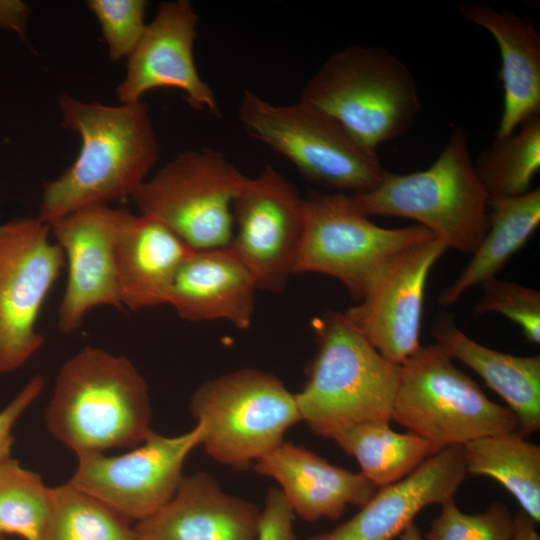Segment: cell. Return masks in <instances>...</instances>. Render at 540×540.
<instances>
[{"label": "cell", "mask_w": 540, "mask_h": 540, "mask_svg": "<svg viewBox=\"0 0 540 540\" xmlns=\"http://www.w3.org/2000/svg\"><path fill=\"white\" fill-rule=\"evenodd\" d=\"M392 420L439 450L519 431L513 412L490 400L436 343L399 365Z\"/></svg>", "instance_id": "obj_6"}, {"label": "cell", "mask_w": 540, "mask_h": 540, "mask_svg": "<svg viewBox=\"0 0 540 540\" xmlns=\"http://www.w3.org/2000/svg\"><path fill=\"white\" fill-rule=\"evenodd\" d=\"M199 16L187 0L162 2L127 58V70L117 88L121 104L142 101L156 88H175L191 108L219 116L214 91L198 73L193 48Z\"/></svg>", "instance_id": "obj_16"}, {"label": "cell", "mask_w": 540, "mask_h": 540, "mask_svg": "<svg viewBox=\"0 0 540 540\" xmlns=\"http://www.w3.org/2000/svg\"><path fill=\"white\" fill-rule=\"evenodd\" d=\"M248 178L222 152L191 149L147 178L132 200L191 249L225 248L234 233L233 201Z\"/></svg>", "instance_id": "obj_10"}, {"label": "cell", "mask_w": 540, "mask_h": 540, "mask_svg": "<svg viewBox=\"0 0 540 540\" xmlns=\"http://www.w3.org/2000/svg\"><path fill=\"white\" fill-rule=\"evenodd\" d=\"M51 505V487L11 456L0 460V535L42 540Z\"/></svg>", "instance_id": "obj_29"}, {"label": "cell", "mask_w": 540, "mask_h": 540, "mask_svg": "<svg viewBox=\"0 0 540 540\" xmlns=\"http://www.w3.org/2000/svg\"><path fill=\"white\" fill-rule=\"evenodd\" d=\"M87 6L97 18L109 58H128L144 34L148 2L145 0H89Z\"/></svg>", "instance_id": "obj_32"}, {"label": "cell", "mask_w": 540, "mask_h": 540, "mask_svg": "<svg viewBox=\"0 0 540 540\" xmlns=\"http://www.w3.org/2000/svg\"><path fill=\"white\" fill-rule=\"evenodd\" d=\"M238 118L250 136L288 159L314 186L362 194L375 188L384 175L377 151L299 101L274 104L245 90Z\"/></svg>", "instance_id": "obj_7"}, {"label": "cell", "mask_w": 540, "mask_h": 540, "mask_svg": "<svg viewBox=\"0 0 540 540\" xmlns=\"http://www.w3.org/2000/svg\"><path fill=\"white\" fill-rule=\"evenodd\" d=\"M514 518L501 502L491 503L484 512L465 514L449 499L425 534L426 540H513Z\"/></svg>", "instance_id": "obj_30"}, {"label": "cell", "mask_w": 540, "mask_h": 540, "mask_svg": "<svg viewBox=\"0 0 540 540\" xmlns=\"http://www.w3.org/2000/svg\"><path fill=\"white\" fill-rule=\"evenodd\" d=\"M256 290L252 274L229 246L194 250L177 271L168 305L187 321L224 320L246 330Z\"/></svg>", "instance_id": "obj_20"}, {"label": "cell", "mask_w": 540, "mask_h": 540, "mask_svg": "<svg viewBox=\"0 0 540 540\" xmlns=\"http://www.w3.org/2000/svg\"><path fill=\"white\" fill-rule=\"evenodd\" d=\"M328 439L358 462L378 489L395 483L439 451L413 433H399L389 420H371L342 428Z\"/></svg>", "instance_id": "obj_25"}, {"label": "cell", "mask_w": 540, "mask_h": 540, "mask_svg": "<svg viewBox=\"0 0 540 540\" xmlns=\"http://www.w3.org/2000/svg\"><path fill=\"white\" fill-rule=\"evenodd\" d=\"M474 169L490 200L528 192L540 168V115L483 148Z\"/></svg>", "instance_id": "obj_27"}, {"label": "cell", "mask_w": 540, "mask_h": 540, "mask_svg": "<svg viewBox=\"0 0 540 540\" xmlns=\"http://www.w3.org/2000/svg\"><path fill=\"white\" fill-rule=\"evenodd\" d=\"M540 224V189L489 204V227L457 279L438 296L441 306L455 304L469 289L495 278Z\"/></svg>", "instance_id": "obj_24"}, {"label": "cell", "mask_w": 540, "mask_h": 540, "mask_svg": "<svg viewBox=\"0 0 540 540\" xmlns=\"http://www.w3.org/2000/svg\"><path fill=\"white\" fill-rule=\"evenodd\" d=\"M447 249L435 237L403 249L382 267L358 304L343 311L367 341L397 366L421 346L426 282Z\"/></svg>", "instance_id": "obj_14"}, {"label": "cell", "mask_w": 540, "mask_h": 540, "mask_svg": "<svg viewBox=\"0 0 540 540\" xmlns=\"http://www.w3.org/2000/svg\"><path fill=\"white\" fill-rule=\"evenodd\" d=\"M202 425L176 436L151 431L126 453L77 456L70 478L76 487L98 498L128 520L141 521L166 505L183 478L189 454L201 445Z\"/></svg>", "instance_id": "obj_12"}, {"label": "cell", "mask_w": 540, "mask_h": 540, "mask_svg": "<svg viewBox=\"0 0 540 540\" xmlns=\"http://www.w3.org/2000/svg\"><path fill=\"white\" fill-rule=\"evenodd\" d=\"M462 19L486 30L498 45L503 107L495 136L540 115V32L528 17L475 2L458 6Z\"/></svg>", "instance_id": "obj_21"}, {"label": "cell", "mask_w": 540, "mask_h": 540, "mask_svg": "<svg viewBox=\"0 0 540 540\" xmlns=\"http://www.w3.org/2000/svg\"><path fill=\"white\" fill-rule=\"evenodd\" d=\"M0 540H6L4 536L0 535Z\"/></svg>", "instance_id": "obj_38"}, {"label": "cell", "mask_w": 540, "mask_h": 540, "mask_svg": "<svg viewBox=\"0 0 540 540\" xmlns=\"http://www.w3.org/2000/svg\"><path fill=\"white\" fill-rule=\"evenodd\" d=\"M261 510L205 472L184 475L171 500L133 526L138 540H257Z\"/></svg>", "instance_id": "obj_18"}, {"label": "cell", "mask_w": 540, "mask_h": 540, "mask_svg": "<svg viewBox=\"0 0 540 540\" xmlns=\"http://www.w3.org/2000/svg\"><path fill=\"white\" fill-rule=\"evenodd\" d=\"M513 540H540L536 522L522 511L514 517Z\"/></svg>", "instance_id": "obj_36"}, {"label": "cell", "mask_w": 540, "mask_h": 540, "mask_svg": "<svg viewBox=\"0 0 540 540\" xmlns=\"http://www.w3.org/2000/svg\"><path fill=\"white\" fill-rule=\"evenodd\" d=\"M190 412L202 425L201 445L219 464L245 469L284 441L301 421L296 395L275 375L241 368L203 382Z\"/></svg>", "instance_id": "obj_8"}, {"label": "cell", "mask_w": 540, "mask_h": 540, "mask_svg": "<svg viewBox=\"0 0 540 540\" xmlns=\"http://www.w3.org/2000/svg\"><path fill=\"white\" fill-rule=\"evenodd\" d=\"M294 274L319 273L337 279L357 301L382 267L398 252L434 237L412 225H376L350 194L309 191Z\"/></svg>", "instance_id": "obj_9"}, {"label": "cell", "mask_w": 540, "mask_h": 540, "mask_svg": "<svg viewBox=\"0 0 540 540\" xmlns=\"http://www.w3.org/2000/svg\"><path fill=\"white\" fill-rule=\"evenodd\" d=\"M232 213L229 248L250 271L258 290L282 292L294 275L304 230V196L267 164L240 189Z\"/></svg>", "instance_id": "obj_13"}, {"label": "cell", "mask_w": 540, "mask_h": 540, "mask_svg": "<svg viewBox=\"0 0 540 540\" xmlns=\"http://www.w3.org/2000/svg\"><path fill=\"white\" fill-rule=\"evenodd\" d=\"M368 217H401L417 222L448 249H476L489 227L490 198L476 175L466 132L455 127L437 159L425 170H385L379 184L350 194Z\"/></svg>", "instance_id": "obj_5"}, {"label": "cell", "mask_w": 540, "mask_h": 540, "mask_svg": "<svg viewBox=\"0 0 540 540\" xmlns=\"http://www.w3.org/2000/svg\"><path fill=\"white\" fill-rule=\"evenodd\" d=\"M431 334L453 359L476 372L507 404L524 436L540 429V357L515 356L483 346L448 320Z\"/></svg>", "instance_id": "obj_23"}, {"label": "cell", "mask_w": 540, "mask_h": 540, "mask_svg": "<svg viewBox=\"0 0 540 540\" xmlns=\"http://www.w3.org/2000/svg\"><path fill=\"white\" fill-rule=\"evenodd\" d=\"M50 225L20 218L0 225V373L21 368L43 345L41 307L65 266Z\"/></svg>", "instance_id": "obj_11"}, {"label": "cell", "mask_w": 540, "mask_h": 540, "mask_svg": "<svg viewBox=\"0 0 540 540\" xmlns=\"http://www.w3.org/2000/svg\"><path fill=\"white\" fill-rule=\"evenodd\" d=\"M193 251L157 218L127 210L116 242L122 307L137 311L168 304L177 271Z\"/></svg>", "instance_id": "obj_22"}, {"label": "cell", "mask_w": 540, "mask_h": 540, "mask_svg": "<svg viewBox=\"0 0 540 540\" xmlns=\"http://www.w3.org/2000/svg\"><path fill=\"white\" fill-rule=\"evenodd\" d=\"M62 126L81 139L76 160L43 185L37 219L55 221L94 204L131 197L147 179L160 147L143 102L105 105L59 98Z\"/></svg>", "instance_id": "obj_1"}, {"label": "cell", "mask_w": 540, "mask_h": 540, "mask_svg": "<svg viewBox=\"0 0 540 540\" xmlns=\"http://www.w3.org/2000/svg\"><path fill=\"white\" fill-rule=\"evenodd\" d=\"M298 101L375 151L404 134L421 110L418 85L406 64L385 48L362 45L332 52Z\"/></svg>", "instance_id": "obj_4"}, {"label": "cell", "mask_w": 540, "mask_h": 540, "mask_svg": "<svg viewBox=\"0 0 540 540\" xmlns=\"http://www.w3.org/2000/svg\"><path fill=\"white\" fill-rule=\"evenodd\" d=\"M45 422L77 456L135 447L152 431L147 384L125 356L84 347L61 366Z\"/></svg>", "instance_id": "obj_2"}, {"label": "cell", "mask_w": 540, "mask_h": 540, "mask_svg": "<svg viewBox=\"0 0 540 540\" xmlns=\"http://www.w3.org/2000/svg\"><path fill=\"white\" fill-rule=\"evenodd\" d=\"M483 294L473 313H499L516 323L525 339L540 343V292L507 280L492 278L482 284Z\"/></svg>", "instance_id": "obj_31"}, {"label": "cell", "mask_w": 540, "mask_h": 540, "mask_svg": "<svg viewBox=\"0 0 540 540\" xmlns=\"http://www.w3.org/2000/svg\"><path fill=\"white\" fill-rule=\"evenodd\" d=\"M29 7L18 0H0V27L24 36L29 19Z\"/></svg>", "instance_id": "obj_35"}, {"label": "cell", "mask_w": 540, "mask_h": 540, "mask_svg": "<svg viewBox=\"0 0 540 540\" xmlns=\"http://www.w3.org/2000/svg\"><path fill=\"white\" fill-rule=\"evenodd\" d=\"M467 473L500 483L522 512L540 521V447L517 431L478 438L462 446Z\"/></svg>", "instance_id": "obj_26"}, {"label": "cell", "mask_w": 540, "mask_h": 540, "mask_svg": "<svg viewBox=\"0 0 540 540\" xmlns=\"http://www.w3.org/2000/svg\"><path fill=\"white\" fill-rule=\"evenodd\" d=\"M400 540H423L418 526L413 522L401 534Z\"/></svg>", "instance_id": "obj_37"}, {"label": "cell", "mask_w": 540, "mask_h": 540, "mask_svg": "<svg viewBox=\"0 0 540 540\" xmlns=\"http://www.w3.org/2000/svg\"><path fill=\"white\" fill-rule=\"evenodd\" d=\"M44 386V378L41 375H34L0 410V460L11 456L14 428L22 415L40 396Z\"/></svg>", "instance_id": "obj_33"}, {"label": "cell", "mask_w": 540, "mask_h": 540, "mask_svg": "<svg viewBox=\"0 0 540 540\" xmlns=\"http://www.w3.org/2000/svg\"><path fill=\"white\" fill-rule=\"evenodd\" d=\"M294 513L279 488L268 490L257 540H295Z\"/></svg>", "instance_id": "obj_34"}, {"label": "cell", "mask_w": 540, "mask_h": 540, "mask_svg": "<svg viewBox=\"0 0 540 540\" xmlns=\"http://www.w3.org/2000/svg\"><path fill=\"white\" fill-rule=\"evenodd\" d=\"M467 474L462 447L443 448L403 479L378 488L351 519L309 540H393L424 508L453 499Z\"/></svg>", "instance_id": "obj_17"}, {"label": "cell", "mask_w": 540, "mask_h": 540, "mask_svg": "<svg viewBox=\"0 0 540 540\" xmlns=\"http://www.w3.org/2000/svg\"><path fill=\"white\" fill-rule=\"evenodd\" d=\"M42 540H138L129 520L71 482L51 487Z\"/></svg>", "instance_id": "obj_28"}, {"label": "cell", "mask_w": 540, "mask_h": 540, "mask_svg": "<svg viewBox=\"0 0 540 540\" xmlns=\"http://www.w3.org/2000/svg\"><path fill=\"white\" fill-rule=\"evenodd\" d=\"M316 352L295 393L301 421L317 435L371 420H392L399 366L386 360L344 312L311 322Z\"/></svg>", "instance_id": "obj_3"}, {"label": "cell", "mask_w": 540, "mask_h": 540, "mask_svg": "<svg viewBox=\"0 0 540 540\" xmlns=\"http://www.w3.org/2000/svg\"><path fill=\"white\" fill-rule=\"evenodd\" d=\"M253 469L274 479L293 513L309 522L337 520L347 506L362 507L377 490L361 472L331 464L292 442L283 441Z\"/></svg>", "instance_id": "obj_19"}, {"label": "cell", "mask_w": 540, "mask_h": 540, "mask_svg": "<svg viewBox=\"0 0 540 540\" xmlns=\"http://www.w3.org/2000/svg\"><path fill=\"white\" fill-rule=\"evenodd\" d=\"M127 213L107 204L83 207L50 225L65 255L68 276L58 309L57 328L78 330L87 313L102 305L121 308L116 242Z\"/></svg>", "instance_id": "obj_15"}]
</instances>
